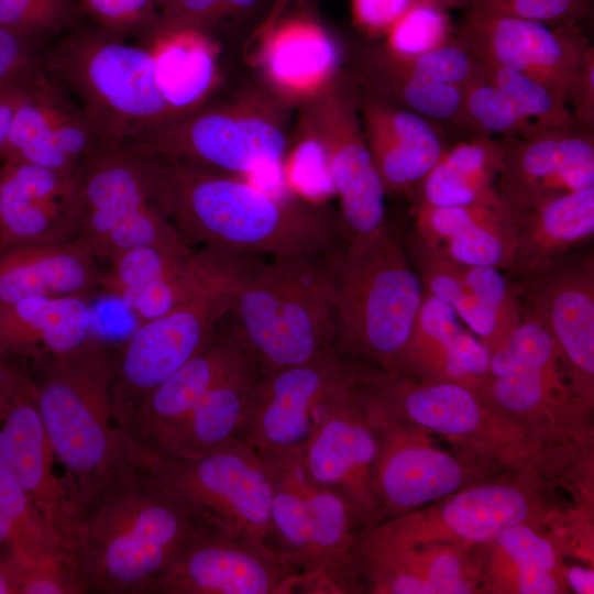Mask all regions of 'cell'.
<instances>
[{
	"label": "cell",
	"instance_id": "cell-35",
	"mask_svg": "<svg viewBox=\"0 0 594 594\" xmlns=\"http://www.w3.org/2000/svg\"><path fill=\"white\" fill-rule=\"evenodd\" d=\"M502 156L503 139L493 140L487 135L443 150L441 157L416 191L418 206L503 207L496 193Z\"/></svg>",
	"mask_w": 594,
	"mask_h": 594
},
{
	"label": "cell",
	"instance_id": "cell-17",
	"mask_svg": "<svg viewBox=\"0 0 594 594\" xmlns=\"http://www.w3.org/2000/svg\"><path fill=\"white\" fill-rule=\"evenodd\" d=\"M457 40L479 63L526 75L564 103L590 46L578 25L508 16L466 18Z\"/></svg>",
	"mask_w": 594,
	"mask_h": 594
},
{
	"label": "cell",
	"instance_id": "cell-3",
	"mask_svg": "<svg viewBox=\"0 0 594 594\" xmlns=\"http://www.w3.org/2000/svg\"><path fill=\"white\" fill-rule=\"evenodd\" d=\"M253 255L221 327L260 373L314 360L333 349V254Z\"/></svg>",
	"mask_w": 594,
	"mask_h": 594
},
{
	"label": "cell",
	"instance_id": "cell-55",
	"mask_svg": "<svg viewBox=\"0 0 594 594\" xmlns=\"http://www.w3.org/2000/svg\"><path fill=\"white\" fill-rule=\"evenodd\" d=\"M13 356L0 348V416L13 392L30 375L12 361Z\"/></svg>",
	"mask_w": 594,
	"mask_h": 594
},
{
	"label": "cell",
	"instance_id": "cell-39",
	"mask_svg": "<svg viewBox=\"0 0 594 594\" xmlns=\"http://www.w3.org/2000/svg\"><path fill=\"white\" fill-rule=\"evenodd\" d=\"M82 21L76 0H0V28L41 51Z\"/></svg>",
	"mask_w": 594,
	"mask_h": 594
},
{
	"label": "cell",
	"instance_id": "cell-27",
	"mask_svg": "<svg viewBox=\"0 0 594 594\" xmlns=\"http://www.w3.org/2000/svg\"><path fill=\"white\" fill-rule=\"evenodd\" d=\"M257 38L258 65L279 100L308 103L334 82L339 52L314 19L284 15Z\"/></svg>",
	"mask_w": 594,
	"mask_h": 594
},
{
	"label": "cell",
	"instance_id": "cell-42",
	"mask_svg": "<svg viewBox=\"0 0 594 594\" xmlns=\"http://www.w3.org/2000/svg\"><path fill=\"white\" fill-rule=\"evenodd\" d=\"M461 120L486 135L521 136L540 131L480 72L463 89Z\"/></svg>",
	"mask_w": 594,
	"mask_h": 594
},
{
	"label": "cell",
	"instance_id": "cell-50",
	"mask_svg": "<svg viewBox=\"0 0 594 594\" xmlns=\"http://www.w3.org/2000/svg\"><path fill=\"white\" fill-rule=\"evenodd\" d=\"M258 0H170L157 22L210 30L219 21L250 11Z\"/></svg>",
	"mask_w": 594,
	"mask_h": 594
},
{
	"label": "cell",
	"instance_id": "cell-31",
	"mask_svg": "<svg viewBox=\"0 0 594 594\" xmlns=\"http://www.w3.org/2000/svg\"><path fill=\"white\" fill-rule=\"evenodd\" d=\"M97 260L74 242L32 244L0 253V304L33 297H92Z\"/></svg>",
	"mask_w": 594,
	"mask_h": 594
},
{
	"label": "cell",
	"instance_id": "cell-38",
	"mask_svg": "<svg viewBox=\"0 0 594 594\" xmlns=\"http://www.w3.org/2000/svg\"><path fill=\"white\" fill-rule=\"evenodd\" d=\"M480 64V75L501 90L540 131L573 130L566 103L535 79L513 69Z\"/></svg>",
	"mask_w": 594,
	"mask_h": 594
},
{
	"label": "cell",
	"instance_id": "cell-16",
	"mask_svg": "<svg viewBox=\"0 0 594 594\" xmlns=\"http://www.w3.org/2000/svg\"><path fill=\"white\" fill-rule=\"evenodd\" d=\"M522 317L543 326L558 344L568 377L590 409L594 393V258L571 253L520 278Z\"/></svg>",
	"mask_w": 594,
	"mask_h": 594
},
{
	"label": "cell",
	"instance_id": "cell-10",
	"mask_svg": "<svg viewBox=\"0 0 594 594\" xmlns=\"http://www.w3.org/2000/svg\"><path fill=\"white\" fill-rule=\"evenodd\" d=\"M359 381L372 402L387 416L435 431L510 463L525 462L536 439L499 414L466 386L444 381H418L358 364Z\"/></svg>",
	"mask_w": 594,
	"mask_h": 594
},
{
	"label": "cell",
	"instance_id": "cell-46",
	"mask_svg": "<svg viewBox=\"0 0 594 594\" xmlns=\"http://www.w3.org/2000/svg\"><path fill=\"white\" fill-rule=\"evenodd\" d=\"M283 167L305 200L317 204L320 197L334 194L326 147L305 116L298 135L288 146Z\"/></svg>",
	"mask_w": 594,
	"mask_h": 594
},
{
	"label": "cell",
	"instance_id": "cell-13",
	"mask_svg": "<svg viewBox=\"0 0 594 594\" xmlns=\"http://www.w3.org/2000/svg\"><path fill=\"white\" fill-rule=\"evenodd\" d=\"M302 579L264 540L207 525L147 594H292Z\"/></svg>",
	"mask_w": 594,
	"mask_h": 594
},
{
	"label": "cell",
	"instance_id": "cell-49",
	"mask_svg": "<svg viewBox=\"0 0 594 594\" xmlns=\"http://www.w3.org/2000/svg\"><path fill=\"white\" fill-rule=\"evenodd\" d=\"M82 20L133 40L160 19L157 0H76Z\"/></svg>",
	"mask_w": 594,
	"mask_h": 594
},
{
	"label": "cell",
	"instance_id": "cell-14",
	"mask_svg": "<svg viewBox=\"0 0 594 594\" xmlns=\"http://www.w3.org/2000/svg\"><path fill=\"white\" fill-rule=\"evenodd\" d=\"M334 84L306 103L305 117L327 151L343 242L354 243L386 227V193L365 140L356 101Z\"/></svg>",
	"mask_w": 594,
	"mask_h": 594
},
{
	"label": "cell",
	"instance_id": "cell-60",
	"mask_svg": "<svg viewBox=\"0 0 594 594\" xmlns=\"http://www.w3.org/2000/svg\"><path fill=\"white\" fill-rule=\"evenodd\" d=\"M170 0H157V4L160 8V13L163 10V8L169 2Z\"/></svg>",
	"mask_w": 594,
	"mask_h": 594
},
{
	"label": "cell",
	"instance_id": "cell-30",
	"mask_svg": "<svg viewBox=\"0 0 594 594\" xmlns=\"http://www.w3.org/2000/svg\"><path fill=\"white\" fill-rule=\"evenodd\" d=\"M415 233L444 258L510 272L513 219L498 206H418Z\"/></svg>",
	"mask_w": 594,
	"mask_h": 594
},
{
	"label": "cell",
	"instance_id": "cell-9",
	"mask_svg": "<svg viewBox=\"0 0 594 594\" xmlns=\"http://www.w3.org/2000/svg\"><path fill=\"white\" fill-rule=\"evenodd\" d=\"M252 255L240 254L199 294L177 308L139 323L113 351L111 397L121 427L154 388L198 353L229 315L233 295Z\"/></svg>",
	"mask_w": 594,
	"mask_h": 594
},
{
	"label": "cell",
	"instance_id": "cell-53",
	"mask_svg": "<svg viewBox=\"0 0 594 594\" xmlns=\"http://www.w3.org/2000/svg\"><path fill=\"white\" fill-rule=\"evenodd\" d=\"M571 102L573 119L582 125L592 127L594 118V52L587 47L579 75L566 97Z\"/></svg>",
	"mask_w": 594,
	"mask_h": 594
},
{
	"label": "cell",
	"instance_id": "cell-26",
	"mask_svg": "<svg viewBox=\"0 0 594 594\" xmlns=\"http://www.w3.org/2000/svg\"><path fill=\"white\" fill-rule=\"evenodd\" d=\"M491 354L459 322L454 309L425 290L408 343L394 373L418 381L453 382L476 391Z\"/></svg>",
	"mask_w": 594,
	"mask_h": 594
},
{
	"label": "cell",
	"instance_id": "cell-12",
	"mask_svg": "<svg viewBox=\"0 0 594 594\" xmlns=\"http://www.w3.org/2000/svg\"><path fill=\"white\" fill-rule=\"evenodd\" d=\"M377 454V433L355 370L318 407L301 464L312 483L346 505L360 530L385 518L375 490Z\"/></svg>",
	"mask_w": 594,
	"mask_h": 594
},
{
	"label": "cell",
	"instance_id": "cell-47",
	"mask_svg": "<svg viewBox=\"0 0 594 594\" xmlns=\"http://www.w3.org/2000/svg\"><path fill=\"white\" fill-rule=\"evenodd\" d=\"M461 266L466 284L494 318L504 343L522 320L520 282L510 280L497 267Z\"/></svg>",
	"mask_w": 594,
	"mask_h": 594
},
{
	"label": "cell",
	"instance_id": "cell-43",
	"mask_svg": "<svg viewBox=\"0 0 594 594\" xmlns=\"http://www.w3.org/2000/svg\"><path fill=\"white\" fill-rule=\"evenodd\" d=\"M378 65L399 75L450 84L462 89L480 72L476 58L457 38L416 57H398L385 51Z\"/></svg>",
	"mask_w": 594,
	"mask_h": 594
},
{
	"label": "cell",
	"instance_id": "cell-22",
	"mask_svg": "<svg viewBox=\"0 0 594 594\" xmlns=\"http://www.w3.org/2000/svg\"><path fill=\"white\" fill-rule=\"evenodd\" d=\"M108 263L99 290L120 299L139 323L185 304L217 275L213 256L189 245H141Z\"/></svg>",
	"mask_w": 594,
	"mask_h": 594
},
{
	"label": "cell",
	"instance_id": "cell-23",
	"mask_svg": "<svg viewBox=\"0 0 594 594\" xmlns=\"http://www.w3.org/2000/svg\"><path fill=\"white\" fill-rule=\"evenodd\" d=\"M446 498L430 514L409 512L383 524L410 542L485 543L512 526L529 522L540 509L538 499L518 485L471 486Z\"/></svg>",
	"mask_w": 594,
	"mask_h": 594
},
{
	"label": "cell",
	"instance_id": "cell-32",
	"mask_svg": "<svg viewBox=\"0 0 594 594\" xmlns=\"http://www.w3.org/2000/svg\"><path fill=\"white\" fill-rule=\"evenodd\" d=\"M91 328L88 298L33 297L0 304V348L34 364L76 349L91 336Z\"/></svg>",
	"mask_w": 594,
	"mask_h": 594
},
{
	"label": "cell",
	"instance_id": "cell-1",
	"mask_svg": "<svg viewBox=\"0 0 594 594\" xmlns=\"http://www.w3.org/2000/svg\"><path fill=\"white\" fill-rule=\"evenodd\" d=\"M132 151L142 160L153 204L193 249L279 256L331 253L343 243L338 218L318 204Z\"/></svg>",
	"mask_w": 594,
	"mask_h": 594
},
{
	"label": "cell",
	"instance_id": "cell-18",
	"mask_svg": "<svg viewBox=\"0 0 594 594\" xmlns=\"http://www.w3.org/2000/svg\"><path fill=\"white\" fill-rule=\"evenodd\" d=\"M590 187H594L592 135L573 129L503 139L496 193L512 219Z\"/></svg>",
	"mask_w": 594,
	"mask_h": 594
},
{
	"label": "cell",
	"instance_id": "cell-45",
	"mask_svg": "<svg viewBox=\"0 0 594 594\" xmlns=\"http://www.w3.org/2000/svg\"><path fill=\"white\" fill-rule=\"evenodd\" d=\"M381 80L404 108L428 120H461L463 89L444 82L399 75L380 66Z\"/></svg>",
	"mask_w": 594,
	"mask_h": 594
},
{
	"label": "cell",
	"instance_id": "cell-36",
	"mask_svg": "<svg viewBox=\"0 0 594 594\" xmlns=\"http://www.w3.org/2000/svg\"><path fill=\"white\" fill-rule=\"evenodd\" d=\"M405 250L425 290L451 306L490 354L497 350L503 339L496 322L466 284L462 266L441 256L415 232Z\"/></svg>",
	"mask_w": 594,
	"mask_h": 594
},
{
	"label": "cell",
	"instance_id": "cell-48",
	"mask_svg": "<svg viewBox=\"0 0 594 594\" xmlns=\"http://www.w3.org/2000/svg\"><path fill=\"white\" fill-rule=\"evenodd\" d=\"M466 18L508 16L549 24L578 25L591 12V0H472Z\"/></svg>",
	"mask_w": 594,
	"mask_h": 594
},
{
	"label": "cell",
	"instance_id": "cell-15",
	"mask_svg": "<svg viewBox=\"0 0 594 594\" xmlns=\"http://www.w3.org/2000/svg\"><path fill=\"white\" fill-rule=\"evenodd\" d=\"M355 361L331 349L309 362L260 373L239 439L258 453L304 446L318 407L355 376Z\"/></svg>",
	"mask_w": 594,
	"mask_h": 594
},
{
	"label": "cell",
	"instance_id": "cell-28",
	"mask_svg": "<svg viewBox=\"0 0 594 594\" xmlns=\"http://www.w3.org/2000/svg\"><path fill=\"white\" fill-rule=\"evenodd\" d=\"M356 105L385 193L417 191L443 153L431 121L375 98L362 99Z\"/></svg>",
	"mask_w": 594,
	"mask_h": 594
},
{
	"label": "cell",
	"instance_id": "cell-41",
	"mask_svg": "<svg viewBox=\"0 0 594 594\" xmlns=\"http://www.w3.org/2000/svg\"><path fill=\"white\" fill-rule=\"evenodd\" d=\"M4 561L14 576L18 594L87 593L70 549L38 558L7 553Z\"/></svg>",
	"mask_w": 594,
	"mask_h": 594
},
{
	"label": "cell",
	"instance_id": "cell-4",
	"mask_svg": "<svg viewBox=\"0 0 594 594\" xmlns=\"http://www.w3.org/2000/svg\"><path fill=\"white\" fill-rule=\"evenodd\" d=\"M113 351L92 334L35 364L32 386L55 455L67 469L76 506L130 460L131 441L112 406Z\"/></svg>",
	"mask_w": 594,
	"mask_h": 594
},
{
	"label": "cell",
	"instance_id": "cell-52",
	"mask_svg": "<svg viewBox=\"0 0 594 594\" xmlns=\"http://www.w3.org/2000/svg\"><path fill=\"white\" fill-rule=\"evenodd\" d=\"M410 0H351L354 23L369 35H386L411 6Z\"/></svg>",
	"mask_w": 594,
	"mask_h": 594
},
{
	"label": "cell",
	"instance_id": "cell-29",
	"mask_svg": "<svg viewBox=\"0 0 594 594\" xmlns=\"http://www.w3.org/2000/svg\"><path fill=\"white\" fill-rule=\"evenodd\" d=\"M133 40L148 51L173 118L207 105L220 77L219 45L209 30L156 22Z\"/></svg>",
	"mask_w": 594,
	"mask_h": 594
},
{
	"label": "cell",
	"instance_id": "cell-61",
	"mask_svg": "<svg viewBox=\"0 0 594 594\" xmlns=\"http://www.w3.org/2000/svg\"><path fill=\"white\" fill-rule=\"evenodd\" d=\"M0 557H2V556L0 554ZM2 558H3V557H2Z\"/></svg>",
	"mask_w": 594,
	"mask_h": 594
},
{
	"label": "cell",
	"instance_id": "cell-57",
	"mask_svg": "<svg viewBox=\"0 0 594 594\" xmlns=\"http://www.w3.org/2000/svg\"><path fill=\"white\" fill-rule=\"evenodd\" d=\"M293 0H273L267 13L255 29L254 36L260 37L273 28L286 14Z\"/></svg>",
	"mask_w": 594,
	"mask_h": 594
},
{
	"label": "cell",
	"instance_id": "cell-20",
	"mask_svg": "<svg viewBox=\"0 0 594 594\" xmlns=\"http://www.w3.org/2000/svg\"><path fill=\"white\" fill-rule=\"evenodd\" d=\"M105 146L84 113L41 67L26 82L10 127L3 162H22L74 176Z\"/></svg>",
	"mask_w": 594,
	"mask_h": 594
},
{
	"label": "cell",
	"instance_id": "cell-5",
	"mask_svg": "<svg viewBox=\"0 0 594 594\" xmlns=\"http://www.w3.org/2000/svg\"><path fill=\"white\" fill-rule=\"evenodd\" d=\"M44 73L84 113L105 146H121L173 119L148 51L80 22L41 52Z\"/></svg>",
	"mask_w": 594,
	"mask_h": 594
},
{
	"label": "cell",
	"instance_id": "cell-34",
	"mask_svg": "<svg viewBox=\"0 0 594 594\" xmlns=\"http://www.w3.org/2000/svg\"><path fill=\"white\" fill-rule=\"evenodd\" d=\"M258 374L256 365L245 356L200 398L187 417L153 450L143 453L198 458L239 439L249 396Z\"/></svg>",
	"mask_w": 594,
	"mask_h": 594
},
{
	"label": "cell",
	"instance_id": "cell-59",
	"mask_svg": "<svg viewBox=\"0 0 594 594\" xmlns=\"http://www.w3.org/2000/svg\"><path fill=\"white\" fill-rule=\"evenodd\" d=\"M13 540H14L13 530L10 524L8 522V520L4 518V516L0 512V549L4 547L6 553H7L9 548L12 546Z\"/></svg>",
	"mask_w": 594,
	"mask_h": 594
},
{
	"label": "cell",
	"instance_id": "cell-58",
	"mask_svg": "<svg viewBox=\"0 0 594 594\" xmlns=\"http://www.w3.org/2000/svg\"><path fill=\"white\" fill-rule=\"evenodd\" d=\"M413 4H425L448 10L453 7L470 4L472 0H410Z\"/></svg>",
	"mask_w": 594,
	"mask_h": 594
},
{
	"label": "cell",
	"instance_id": "cell-19",
	"mask_svg": "<svg viewBox=\"0 0 594 594\" xmlns=\"http://www.w3.org/2000/svg\"><path fill=\"white\" fill-rule=\"evenodd\" d=\"M365 397L378 439L375 490L385 518L461 490L468 471L458 459L420 440L419 428L387 416Z\"/></svg>",
	"mask_w": 594,
	"mask_h": 594
},
{
	"label": "cell",
	"instance_id": "cell-11",
	"mask_svg": "<svg viewBox=\"0 0 594 594\" xmlns=\"http://www.w3.org/2000/svg\"><path fill=\"white\" fill-rule=\"evenodd\" d=\"M202 520L267 543L272 480L262 457L240 439L198 458H172L131 448Z\"/></svg>",
	"mask_w": 594,
	"mask_h": 594
},
{
	"label": "cell",
	"instance_id": "cell-40",
	"mask_svg": "<svg viewBox=\"0 0 594 594\" xmlns=\"http://www.w3.org/2000/svg\"><path fill=\"white\" fill-rule=\"evenodd\" d=\"M0 512L14 535L7 553L38 558L68 548L54 534L28 495L1 471Z\"/></svg>",
	"mask_w": 594,
	"mask_h": 594
},
{
	"label": "cell",
	"instance_id": "cell-24",
	"mask_svg": "<svg viewBox=\"0 0 594 594\" xmlns=\"http://www.w3.org/2000/svg\"><path fill=\"white\" fill-rule=\"evenodd\" d=\"M76 175L4 162L0 168V253L13 248L72 242Z\"/></svg>",
	"mask_w": 594,
	"mask_h": 594
},
{
	"label": "cell",
	"instance_id": "cell-2",
	"mask_svg": "<svg viewBox=\"0 0 594 594\" xmlns=\"http://www.w3.org/2000/svg\"><path fill=\"white\" fill-rule=\"evenodd\" d=\"M207 525L130 455L77 506L70 551L87 593L147 594Z\"/></svg>",
	"mask_w": 594,
	"mask_h": 594
},
{
	"label": "cell",
	"instance_id": "cell-44",
	"mask_svg": "<svg viewBox=\"0 0 594 594\" xmlns=\"http://www.w3.org/2000/svg\"><path fill=\"white\" fill-rule=\"evenodd\" d=\"M386 36L388 53L398 57H416L450 42L452 22L446 10L411 4Z\"/></svg>",
	"mask_w": 594,
	"mask_h": 594
},
{
	"label": "cell",
	"instance_id": "cell-6",
	"mask_svg": "<svg viewBox=\"0 0 594 594\" xmlns=\"http://www.w3.org/2000/svg\"><path fill=\"white\" fill-rule=\"evenodd\" d=\"M333 273V349L394 373L425 296L405 245L385 227L366 240L341 244Z\"/></svg>",
	"mask_w": 594,
	"mask_h": 594
},
{
	"label": "cell",
	"instance_id": "cell-7",
	"mask_svg": "<svg viewBox=\"0 0 594 594\" xmlns=\"http://www.w3.org/2000/svg\"><path fill=\"white\" fill-rule=\"evenodd\" d=\"M125 146L205 170L245 177L282 165L289 143L277 105L261 96L207 103Z\"/></svg>",
	"mask_w": 594,
	"mask_h": 594
},
{
	"label": "cell",
	"instance_id": "cell-33",
	"mask_svg": "<svg viewBox=\"0 0 594 594\" xmlns=\"http://www.w3.org/2000/svg\"><path fill=\"white\" fill-rule=\"evenodd\" d=\"M510 273L538 274L594 234V187L570 193L513 218Z\"/></svg>",
	"mask_w": 594,
	"mask_h": 594
},
{
	"label": "cell",
	"instance_id": "cell-51",
	"mask_svg": "<svg viewBox=\"0 0 594 594\" xmlns=\"http://www.w3.org/2000/svg\"><path fill=\"white\" fill-rule=\"evenodd\" d=\"M41 48L0 28V85L28 78L41 67Z\"/></svg>",
	"mask_w": 594,
	"mask_h": 594
},
{
	"label": "cell",
	"instance_id": "cell-25",
	"mask_svg": "<svg viewBox=\"0 0 594 594\" xmlns=\"http://www.w3.org/2000/svg\"><path fill=\"white\" fill-rule=\"evenodd\" d=\"M245 356L220 324L198 353L147 394L123 420L121 427L132 447L141 452L153 450Z\"/></svg>",
	"mask_w": 594,
	"mask_h": 594
},
{
	"label": "cell",
	"instance_id": "cell-8",
	"mask_svg": "<svg viewBox=\"0 0 594 594\" xmlns=\"http://www.w3.org/2000/svg\"><path fill=\"white\" fill-rule=\"evenodd\" d=\"M72 242L106 261L141 245H189L153 204L143 163L125 145L102 147L79 166Z\"/></svg>",
	"mask_w": 594,
	"mask_h": 594
},
{
	"label": "cell",
	"instance_id": "cell-37",
	"mask_svg": "<svg viewBox=\"0 0 594 594\" xmlns=\"http://www.w3.org/2000/svg\"><path fill=\"white\" fill-rule=\"evenodd\" d=\"M494 541L502 560L497 576L509 580L506 583H512V590L521 594L562 592L564 578L554 546L529 522L507 528Z\"/></svg>",
	"mask_w": 594,
	"mask_h": 594
},
{
	"label": "cell",
	"instance_id": "cell-56",
	"mask_svg": "<svg viewBox=\"0 0 594 594\" xmlns=\"http://www.w3.org/2000/svg\"><path fill=\"white\" fill-rule=\"evenodd\" d=\"M566 583L579 594H592L594 592L593 570L584 566H571L565 572Z\"/></svg>",
	"mask_w": 594,
	"mask_h": 594
},
{
	"label": "cell",
	"instance_id": "cell-54",
	"mask_svg": "<svg viewBox=\"0 0 594 594\" xmlns=\"http://www.w3.org/2000/svg\"><path fill=\"white\" fill-rule=\"evenodd\" d=\"M28 79L0 85V158L2 160L13 116L20 105Z\"/></svg>",
	"mask_w": 594,
	"mask_h": 594
},
{
	"label": "cell",
	"instance_id": "cell-21",
	"mask_svg": "<svg viewBox=\"0 0 594 594\" xmlns=\"http://www.w3.org/2000/svg\"><path fill=\"white\" fill-rule=\"evenodd\" d=\"M55 457L29 375L0 416V471L28 495L70 549L77 508L68 484L54 473Z\"/></svg>",
	"mask_w": 594,
	"mask_h": 594
}]
</instances>
